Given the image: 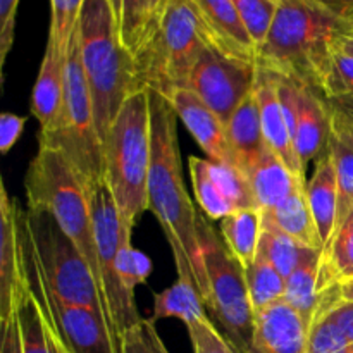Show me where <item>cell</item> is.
Instances as JSON below:
<instances>
[{
    "instance_id": "obj_37",
    "label": "cell",
    "mask_w": 353,
    "mask_h": 353,
    "mask_svg": "<svg viewBox=\"0 0 353 353\" xmlns=\"http://www.w3.org/2000/svg\"><path fill=\"white\" fill-rule=\"evenodd\" d=\"M85 0H50V31L48 40L54 41L62 54H68L69 43L78 28Z\"/></svg>"
},
{
    "instance_id": "obj_13",
    "label": "cell",
    "mask_w": 353,
    "mask_h": 353,
    "mask_svg": "<svg viewBox=\"0 0 353 353\" xmlns=\"http://www.w3.org/2000/svg\"><path fill=\"white\" fill-rule=\"evenodd\" d=\"M207 45L231 57L257 64V47L233 0H192Z\"/></svg>"
},
{
    "instance_id": "obj_14",
    "label": "cell",
    "mask_w": 353,
    "mask_h": 353,
    "mask_svg": "<svg viewBox=\"0 0 353 353\" xmlns=\"http://www.w3.org/2000/svg\"><path fill=\"white\" fill-rule=\"evenodd\" d=\"M168 100L171 102L178 119L185 124L193 140L205 152L209 161L234 165L233 154L228 143L226 124L195 92L190 88H181L172 93L171 99Z\"/></svg>"
},
{
    "instance_id": "obj_7",
    "label": "cell",
    "mask_w": 353,
    "mask_h": 353,
    "mask_svg": "<svg viewBox=\"0 0 353 353\" xmlns=\"http://www.w3.org/2000/svg\"><path fill=\"white\" fill-rule=\"evenodd\" d=\"M207 47L192 0H169L157 33L134 57L141 88L165 99L188 88L193 68Z\"/></svg>"
},
{
    "instance_id": "obj_27",
    "label": "cell",
    "mask_w": 353,
    "mask_h": 353,
    "mask_svg": "<svg viewBox=\"0 0 353 353\" xmlns=\"http://www.w3.org/2000/svg\"><path fill=\"white\" fill-rule=\"evenodd\" d=\"M321 262H323V252H312L286 278V292L283 302H286L293 310H296L309 327L312 326L317 309H319Z\"/></svg>"
},
{
    "instance_id": "obj_6",
    "label": "cell",
    "mask_w": 353,
    "mask_h": 353,
    "mask_svg": "<svg viewBox=\"0 0 353 353\" xmlns=\"http://www.w3.org/2000/svg\"><path fill=\"white\" fill-rule=\"evenodd\" d=\"M38 147L55 148L68 159L85 188L105 179L103 145L97 131L92 95L79 55L78 28L64 64V105L52 130L38 131Z\"/></svg>"
},
{
    "instance_id": "obj_44",
    "label": "cell",
    "mask_w": 353,
    "mask_h": 353,
    "mask_svg": "<svg viewBox=\"0 0 353 353\" xmlns=\"http://www.w3.org/2000/svg\"><path fill=\"white\" fill-rule=\"evenodd\" d=\"M327 319L333 321L341 333L347 336V340L353 345V302H345L334 310L327 314Z\"/></svg>"
},
{
    "instance_id": "obj_34",
    "label": "cell",
    "mask_w": 353,
    "mask_h": 353,
    "mask_svg": "<svg viewBox=\"0 0 353 353\" xmlns=\"http://www.w3.org/2000/svg\"><path fill=\"white\" fill-rule=\"evenodd\" d=\"M131 234H133V230H128L124 233L116 269L124 292L131 300H134V290H137V286L143 285L147 281L148 276L152 274L154 265H152V261L143 252L133 248Z\"/></svg>"
},
{
    "instance_id": "obj_1",
    "label": "cell",
    "mask_w": 353,
    "mask_h": 353,
    "mask_svg": "<svg viewBox=\"0 0 353 353\" xmlns=\"http://www.w3.org/2000/svg\"><path fill=\"white\" fill-rule=\"evenodd\" d=\"M150 92L152 162L148 174V210L157 217L171 245L178 278L193 283L207 296V274L196 233V212L186 192L178 140V116L171 102Z\"/></svg>"
},
{
    "instance_id": "obj_33",
    "label": "cell",
    "mask_w": 353,
    "mask_h": 353,
    "mask_svg": "<svg viewBox=\"0 0 353 353\" xmlns=\"http://www.w3.org/2000/svg\"><path fill=\"white\" fill-rule=\"evenodd\" d=\"M323 261L338 283L353 281V209L323 250Z\"/></svg>"
},
{
    "instance_id": "obj_20",
    "label": "cell",
    "mask_w": 353,
    "mask_h": 353,
    "mask_svg": "<svg viewBox=\"0 0 353 353\" xmlns=\"http://www.w3.org/2000/svg\"><path fill=\"white\" fill-rule=\"evenodd\" d=\"M228 143L233 154L234 168L240 169L245 176H250L255 165L259 164L265 152L269 150L265 145L264 133H262L261 114L255 92L238 107L226 124Z\"/></svg>"
},
{
    "instance_id": "obj_39",
    "label": "cell",
    "mask_w": 353,
    "mask_h": 353,
    "mask_svg": "<svg viewBox=\"0 0 353 353\" xmlns=\"http://www.w3.org/2000/svg\"><path fill=\"white\" fill-rule=\"evenodd\" d=\"M119 353H169L152 319L138 321L121 336Z\"/></svg>"
},
{
    "instance_id": "obj_40",
    "label": "cell",
    "mask_w": 353,
    "mask_h": 353,
    "mask_svg": "<svg viewBox=\"0 0 353 353\" xmlns=\"http://www.w3.org/2000/svg\"><path fill=\"white\" fill-rule=\"evenodd\" d=\"M195 353H238L207 317L186 326Z\"/></svg>"
},
{
    "instance_id": "obj_22",
    "label": "cell",
    "mask_w": 353,
    "mask_h": 353,
    "mask_svg": "<svg viewBox=\"0 0 353 353\" xmlns=\"http://www.w3.org/2000/svg\"><path fill=\"white\" fill-rule=\"evenodd\" d=\"M17 326L21 334V353H64L54 327L45 319L37 296L19 271V283L14 300Z\"/></svg>"
},
{
    "instance_id": "obj_11",
    "label": "cell",
    "mask_w": 353,
    "mask_h": 353,
    "mask_svg": "<svg viewBox=\"0 0 353 353\" xmlns=\"http://www.w3.org/2000/svg\"><path fill=\"white\" fill-rule=\"evenodd\" d=\"M86 193H88L97 252H99L100 271H102L103 299H105L114 334L121 345V336L138 321H141L137 302L126 295L116 269L124 233L131 228L123 223L116 199L105 179L86 186Z\"/></svg>"
},
{
    "instance_id": "obj_47",
    "label": "cell",
    "mask_w": 353,
    "mask_h": 353,
    "mask_svg": "<svg viewBox=\"0 0 353 353\" xmlns=\"http://www.w3.org/2000/svg\"><path fill=\"white\" fill-rule=\"evenodd\" d=\"M321 6L327 7V9L334 10L340 16H350L353 14V0H316Z\"/></svg>"
},
{
    "instance_id": "obj_8",
    "label": "cell",
    "mask_w": 353,
    "mask_h": 353,
    "mask_svg": "<svg viewBox=\"0 0 353 353\" xmlns=\"http://www.w3.org/2000/svg\"><path fill=\"white\" fill-rule=\"evenodd\" d=\"M24 219L45 288L69 305L99 310L112 330L102 288L74 241L62 231L48 210L26 209Z\"/></svg>"
},
{
    "instance_id": "obj_46",
    "label": "cell",
    "mask_w": 353,
    "mask_h": 353,
    "mask_svg": "<svg viewBox=\"0 0 353 353\" xmlns=\"http://www.w3.org/2000/svg\"><path fill=\"white\" fill-rule=\"evenodd\" d=\"M336 48L345 52V54L353 55V14H350V16L345 19L343 30H341L340 38H338Z\"/></svg>"
},
{
    "instance_id": "obj_17",
    "label": "cell",
    "mask_w": 353,
    "mask_h": 353,
    "mask_svg": "<svg viewBox=\"0 0 353 353\" xmlns=\"http://www.w3.org/2000/svg\"><path fill=\"white\" fill-rule=\"evenodd\" d=\"M331 131V109L327 99L312 86L300 85L293 143L303 169L326 152Z\"/></svg>"
},
{
    "instance_id": "obj_32",
    "label": "cell",
    "mask_w": 353,
    "mask_h": 353,
    "mask_svg": "<svg viewBox=\"0 0 353 353\" xmlns=\"http://www.w3.org/2000/svg\"><path fill=\"white\" fill-rule=\"evenodd\" d=\"M245 276H247L248 295L255 312L285 300L286 278L268 261L257 257L245 269Z\"/></svg>"
},
{
    "instance_id": "obj_4",
    "label": "cell",
    "mask_w": 353,
    "mask_h": 353,
    "mask_svg": "<svg viewBox=\"0 0 353 353\" xmlns=\"http://www.w3.org/2000/svg\"><path fill=\"white\" fill-rule=\"evenodd\" d=\"M105 181L116 199L123 223L133 230L148 210L152 162V116L148 88L124 102L103 143Z\"/></svg>"
},
{
    "instance_id": "obj_30",
    "label": "cell",
    "mask_w": 353,
    "mask_h": 353,
    "mask_svg": "<svg viewBox=\"0 0 353 353\" xmlns=\"http://www.w3.org/2000/svg\"><path fill=\"white\" fill-rule=\"evenodd\" d=\"M312 252V248L303 247L293 238L286 236L281 231L262 224L261 241H259L257 257L268 261L272 268L278 269L285 278H288Z\"/></svg>"
},
{
    "instance_id": "obj_10",
    "label": "cell",
    "mask_w": 353,
    "mask_h": 353,
    "mask_svg": "<svg viewBox=\"0 0 353 353\" xmlns=\"http://www.w3.org/2000/svg\"><path fill=\"white\" fill-rule=\"evenodd\" d=\"M17 233L21 243V274L37 296L45 319L57 333L64 350L68 353H119V343L103 314L88 307L64 303L45 288L40 268L31 248L24 210L19 207Z\"/></svg>"
},
{
    "instance_id": "obj_5",
    "label": "cell",
    "mask_w": 353,
    "mask_h": 353,
    "mask_svg": "<svg viewBox=\"0 0 353 353\" xmlns=\"http://www.w3.org/2000/svg\"><path fill=\"white\" fill-rule=\"evenodd\" d=\"M24 186L28 209L48 210L55 217L86 259L103 293L88 193L68 159L55 148L38 147L26 171Z\"/></svg>"
},
{
    "instance_id": "obj_42",
    "label": "cell",
    "mask_w": 353,
    "mask_h": 353,
    "mask_svg": "<svg viewBox=\"0 0 353 353\" xmlns=\"http://www.w3.org/2000/svg\"><path fill=\"white\" fill-rule=\"evenodd\" d=\"M17 6H19V0H0V71L2 74L7 55L14 43Z\"/></svg>"
},
{
    "instance_id": "obj_29",
    "label": "cell",
    "mask_w": 353,
    "mask_h": 353,
    "mask_svg": "<svg viewBox=\"0 0 353 353\" xmlns=\"http://www.w3.org/2000/svg\"><path fill=\"white\" fill-rule=\"evenodd\" d=\"M207 317L205 302L193 283L179 279L169 288L154 295V323L161 319H179L185 326Z\"/></svg>"
},
{
    "instance_id": "obj_18",
    "label": "cell",
    "mask_w": 353,
    "mask_h": 353,
    "mask_svg": "<svg viewBox=\"0 0 353 353\" xmlns=\"http://www.w3.org/2000/svg\"><path fill=\"white\" fill-rule=\"evenodd\" d=\"M0 323L14 312L21 271V243L17 233V202L0 183Z\"/></svg>"
},
{
    "instance_id": "obj_24",
    "label": "cell",
    "mask_w": 353,
    "mask_h": 353,
    "mask_svg": "<svg viewBox=\"0 0 353 353\" xmlns=\"http://www.w3.org/2000/svg\"><path fill=\"white\" fill-rule=\"evenodd\" d=\"M307 185H300L281 205L271 210H261L262 224L281 231L303 247L324 250L316 221L307 202Z\"/></svg>"
},
{
    "instance_id": "obj_31",
    "label": "cell",
    "mask_w": 353,
    "mask_h": 353,
    "mask_svg": "<svg viewBox=\"0 0 353 353\" xmlns=\"http://www.w3.org/2000/svg\"><path fill=\"white\" fill-rule=\"evenodd\" d=\"M188 164L190 174H192L193 193H195V199L199 202L200 209L203 210V214L212 221H223L224 217L233 214L236 209L226 199V195L221 192L219 186L216 185L214 178L210 176L209 159L193 157L192 155L188 159Z\"/></svg>"
},
{
    "instance_id": "obj_35",
    "label": "cell",
    "mask_w": 353,
    "mask_h": 353,
    "mask_svg": "<svg viewBox=\"0 0 353 353\" xmlns=\"http://www.w3.org/2000/svg\"><path fill=\"white\" fill-rule=\"evenodd\" d=\"M209 169L216 185L233 203L234 209H257L250 181L240 169L231 164H217L212 161H209Z\"/></svg>"
},
{
    "instance_id": "obj_12",
    "label": "cell",
    "mask_w": 353,
    "mask_h": 353,
    "mask_svg": "<svg viewBox=\"0 0 353 353\" xmlns=\"http://www.w3.org/2000/svg\"><path fill=\"white\" fill-rule=\"evenodd\" d=\"M257 76L259 65L255 62L207 47L193 68L188 88L228 124L238 107L254 93Z\"/></svg>"
},
{
    "instance_id": "obj_23",
    "label": "cell",
    "mask_w": 353,
    "mask_h": 353,
    "mask_svg": "<svg viewBox=\"0 0 353 353\" xmlns=\"http://www.w3.org/2000/svg\"><path fill=\"white\" fill-rule=\"evenodd\" d=\"M307 202H309L310 212L316 221L317 231H319L323 247L326 248L336 231V214H338V183L336 172L331 154L324 152L317 159L316 169L307 183Z\"/></svg>"
},
{
    "instance_id": "obj_38",
    "label": "cell",
    "mask_w": 353,
    "mask_h": 353,
    "mask_svg": "<svg viewBox=\"0 0 353 353\" xmlns=\"http://www.w3.org/2000/svg\"><path fill=\"white\" fill-rule=\"evenodd\" d=\"M305 353H353V345L333 321L321 317L310 326Z\"/></svg>"
},
{
    "instance_id": "obj_41",
    "label": "cell",
    "mask_w": 353,
    "mask_h": 353,
    "mask_svg": "<svg viewBox=\"0 0 353 353\" xmlns=\"http://www.w3.org/2000/svg\"><path fill=\"white\" fill-rule=\"evenodd\" d=\"M323 93L326 99L353 97V55L336 48Z\"/></svg>"
},
{
    "instance_id": "obj_36",
    "label": "cell",
    "mask_w": 353,
    "mask_h": 353,
    "mask_svg": "<svg viewBox=\"0 0 353 353\" xmlns=\"http://www.w3.org/2000/svg\"><path fill=\"white\" fill-rule=\"evenodd\" d=\"M255 47H262L274 21L279 0H233Z\"/></svg>"
},
{
    "instance_id": "obj_19",
    "label": "cell",
    "mask_w": 353,
    "mask_h": 353,
    "mask_svg": "<svg viewBox=\"0 0 353 353\" xmlns=\"http://www.w3.org/2000/svg\"><path fill=\"white\" fill-rule=\"evenodd\" d=\"M65 55L54 41L47 40V48L31 93V114L40 124V131L52 130L61 116L64 105Z\"/></svg>"
},
{
    "instance_id": "obj_43",
    "label": "cell",
    "mask_w": 353,
    "mask_h": 353,
    "mask_svg": "<svg viewBox=\"0 0 353 353\" xmlns=\"http://www.w3.org/2000/svg\"><path fill=\"white\" fill-rule=\"evenodd\" d=\"M24 124H26V117L17 116V114L3 112L0 116V152L3 155L9 154L10 148L17 143L23 134Z\"/></svg>"
},
{
    "instance_id": "obj_26",
    "label": "cell",
    "mask_w": 353,
    "mask_h": 353,
    "mask_svg": "<svg viewBox=\"0 0 353 353\" xmlns=\"http://www.w3.org/2000/svg\"><path fill=\"white\" fill-rule=\"evenodd\" d=\"M327 152L333 159L338 183V230L353 209V131L334 110H331V131L330 140H327Z\"/></svg>"
},
{
    "instance_id": "obj_2",
    "label": "cell",
    "mask_w": 353,
    "mask_h": 353,
    "mask_svg": "<svg viewBox=\"0 0 353 353\" xmlns=\"http://www.w3.org/2000/svg\"><path fill=\"white\" fill-rule=\"evenodd\" d=\"M347 17L316 0H279L257 65L323 93Z\"/></svg>"
},
{
    "instance_id": "obj_16",
    "label": "cell",
    "mask_w": 353,
    "mask_h": 353,
    "mask_svg": "<svg viewBox=\"0 0 353 353\" xmlns=\"http://www.w3.org/2000/svg\"><path fill=\"white\" fill-rule=\"evenodd\" d=\"M254 92L255 97H257L259 114H261L262 133H264L265 145H268V148L276 157L285 162L286 168L296 178L307 181L305 169L300 164L288 123H286L285 114H283L281 100H279L278 86H276V76L259 68V76Z\"/></svg>"
},
{
    "instance_id": "obj_9",
    "label": "cell",
    "mask_w": 353,
    "mask_h": 353,
    "mask_svg": "<svg viewBox=\"0 0 353 353\" xmlns=\"http://www.w3.org/2000/svg\"><path fill=\"white\" fill-rule=\"evenodd\" d=\"M196 233L207 274V296L203 300L207 310L219 323L234 350L248 353L254 338L255 310L248 295L245 269L207 223L205 216L196 217Z\"/></svg>"
},
{
    "instance_id": "obj_15",
    "label": "cell",
    "mask_w": 353,
    "mask_h": 353,
    "mask_svg": "<svg viewBox=\"0 0 353 353\" xmlns=\"http://www.w3.org/2000/svg\"><path fill=\"white\" fill-rule=\"evenodd\" d=\"M309 331L305 321L286 302L255 312L252 347L248 353H305Z\"/></svg>"
},
{
    "instance_id": "obj_25",
    "label": "cell",
    "mask_w": 353,
    "mask_h": 353,
    "mask_svg": "<svg viewBox=\"0 0 353 353\" xmlns=\"http://www.w3.org/2000/svg\"><path fill=\"white\" fill-rule=\"evenodd\" d=\"M255 203L259 210H271L281 205L300 185L307 181L296 178L281 159L276 157L271 150L264 154L254 171L248 176Z\"/></svg>"
},
{
    "instance_id": "obj_48",
    "label": "cell",
    "mask_w": 353,
    "mask_h": 353,
    "mask_svg": "<svg viewBox=\"0 0 353 353\" xmlns=\"http://www.w3.org/2000/svg\"><path fill=\"white\" fill-rule=\"evenodd\" d=\"M341 293H343L345 302H353V281L341 283Z\"/></svg>"
},
{
    "instance_id": "obj_3",
    "label": "cell",
    "mask_w": 353,
    "mask_h": 353,
    "mask_svg": "<svg viewBox=\"0 0 353 353\" xmlns=\"http://www.w3.org/2000/svg\"><path fill=\"white\" fill-rule=\"evenodd\" d=\"M78 38L97 131L103 145L121 107L143 88L138 79L137 61L119 40L109 0H85L78 21Z\"/></svg>"
},
{
    "instance_id": "obj_45",
    "label": "cell",
    "mask_w": 353,
    "mask_h": 353,
    "mask_svg": "<svg viewBox=\"0 0 353 353\" xmlns=\"http://www.w3.org/2000/svg\"><path fill=\"white\" fill-rule=\"evenodd\" d=\"M331 110L338 114L348 128L353 131V97H338V99H327Z\"/></svg>"
},
{
    "instance_id": "obj_28",
    "label": "cell",
    "mask_w": 353,
    "mask_h": 353,
    "mask_svg": "<svg viewBox=\"0 0 353 353\" xmlns=\"http://www.w3.org/2000/svg\"><path fill=\"white\" fill-rule=\"evenodd\" d=\"M262 233V216L259 209H240L221 221V236L228 250L247 269L257 259Z\"/></svg>"
},
{
    "instance_id": "obj_49",
    "label": "cell",
    "mask_w": 353,
    "mask_h": 353,
    "mask_svg": "<svg viewBox=\"0 0 353 353\" xmlns=\"http://www.w3.org/2000/svg\"><path fill=\"white\" fill-rule=\"evenodd\" d=\"M62 348H64V347H62ZM64 353H68V352H65V350H64Z\"/></svg>"
},
{
    "instance_id": "obj_21",
    "label": "cell",
    "mask_w": 353,
    "mask_h": 353,
    "mask_svg": "<svg viewBox=\"0 0 353 353\" xmlns=\"http://www.w3.org/2000/svg\"><path fill=\"white\" fill-rule=\"evenodd\" d=\"M123 47L137 57L157 33L169 0H109Z\"/></svg>"
}]
</instances>
